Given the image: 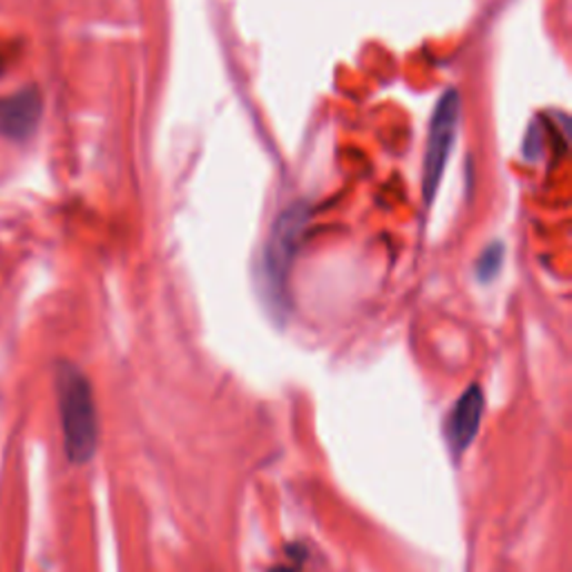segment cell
Returning <instances> with one entry per match:
<instances>
[{"instance_id":"obj_1","label":"cell","mask_w":572,"mask_h":572,"mask_svg":"<svg viewBox=\"0 0 572 572\" xmlns=\"http://www.w3.org/2000/svg\"><path fill=\"white\" fill-rule=\"evenodd\" d=\"M57 399L61 412L66 454L72 463H88L99 443V421L90 380L70 362L57 369Z\"/></svg>"},{"instance_id":"obj_7","label":"cell","mask_w":572,"mask_h":572,"mask_svg":"<svg viewBox=\"0 0 572 572\" xmlns=\"http://www.w3.org/2000/svg\"><path fill=\"white\" fill-rule=\"evenodd\" d=\"M269 572H298V570H293V568H287V565H275V568H271Z\"/></svg>"},{"instance_id":"obj_5","label":"cell","mask_w":572,"mask_h":572,"mask_svg":"<svg viewBox=\"0 0 572 572\" xmlns=\"http://www.w3.org/2000/svg\"><path fill=\"white\" fill-rule=\"evenodd\" d=\"M483 408H485V399L479 385H472L470 390H465L459 403L454 405L445 423V439L456 454L465 452L474 441V436L479 434Z\"/></svg>"},{"instance_id":"obj_6","label":"cell","mask_w":572,"mask_h":572,"mask_svg":"<svg viewBox=\"0 0 572 572\" xmlns=\"http://www.w3.org/2000/svg\"><path fill=\"white\" fill-rule=\"evenodd\" d=\"M501 264H503V244L494 242L481 253V258L476 262V278L481 282H492L496 278V273L501 271Z\"/></svg>"},{"instance_id":"obj_2","label":"cell","mask_w":572,"mask_h":572,"mask_svg":"<svg viewBox=\"0 0 572 572\" xmlns=\"http://www.w3.org/2000/svg\"><path fill=\"white\" fill-rule=\"evenodd\" d=\"M309 224V207L293 204L273 224L264 251V282L269 300L275 309H284V291L293 258Z\"/></svg>"},{"instance_id":"obj_3","label":"cell","mask_w":572,"mask_h":572,"mask_svg":"<svg viewBox=\"0 0 572 572\" xmlns=\"http://www.w3.org/2000/svg\"><path fill=\"white\" fill-rule=\"evenodd\" d=\"M459 117H461L459 92L448 90L441 97V101L436 103V110L430 121V137H428V150H425V163H423V200H425V204H432L436 198L445 163H448L454 141H456Z\"/></svg>"},{"instance_id":"obj_4","label":"cell","mask_w":572,"mask_h":572,"mask_svg":"<svg viewBox=\"0 0 572 572\" xmlns=\"http://www.w3.org/2000/svg\"><path fill=\"white\" fill-rule=\"evenodd\" d=\"M43 117V99L37 88L0 99V137L28 139Z\"/></svg>"}]
</instances>
